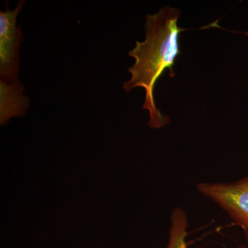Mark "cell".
<instances>
[{"instance_id":"2","label":"cell","mask_w":248,"mask_h":248,"mask_svg":"<svg viewBox=\"0 0 248 248\" xmlns=\"http://www.w3.org/2000/svg\"><path fill=\"white\" fill-rule=\"evenodd\" d=\"M24 5L25 1L20 0L14 10H11L6 2V9L0 12V81L5 82L19 81V50L23 35L17 19Z\"/></svg>"},{"instance_id":"1","label":"cell","mask_w":248,"mask_h":248,"mask_svg":"<svg viewBox=\"0 0 248 248\" xmlns=\"http://www.w3.org/2000/svg\"><path fill=\"white\" fill-rule=\"evenodd\" d=\"M180 13V10L165 6L157 14L147 15L146 39L136 41L135 48L128 53L135 62L128 69L131 78L124 83L123 89L126 92L138 87L144 89L143 108L149 112L148 125L151 128H162L170 122L155 105L154 91L156 81L165 71H169L171 78L175 76L173 66L182 53L179 36L186 31L178 26Z\"/></svg>"},{"instance_id":"3","label":"cell","mask_w":248,"mask_h":248,"mask_svg":"<svg viewBox=\"0 0 248 248\" xmlns=\"http://www.w3.org/2000/svg\"><path fill=\"white\" fill-rule=\"evenodd\" d=\"M197 190L221 207L244 231L248 244V176L232 183H200Z\"/></svg>"},{"instance_id":"6","label":"cell","mask_w":248,"mask_h":248,"mask_svg":"<svg viewBox=\"0 0 248 248\" xmlns=\"http://www.w3.org/2000/svg\"><path fill=\"white\" fill-rule=\"evenodd\" d=\"M245 248L241 247V248Z\"/></svg>"},{"instance_id":"4","label":"cell","mask_w":248,"mask_h":248,"mask_svg":"<svg viewBox=\"0 0 248 248\" xmlns=\"http://www.w3.org/2000/svg\"><path fill=\"white\" fill-rule=\"evenodd\" d=\"M25 87L20 81L5 82L0 81V124L5 125L11 118L27 113L29 98L25 95Z\"/></svg>"},{"instance_id":"5","label":"cell","mask_w":248,"mask_h":248,"mask_svg":"<svg viewBox=\"0 0 248 248\" xmlns=\"http://www.w3.org/2000/svg\"><path fill=\"white\" fill-rule=\"evenodd\" d=\"M169 241L166 248H187V218L185 211L177 208L173 210L170 216Z\"/></svg>"}]
</instances>
